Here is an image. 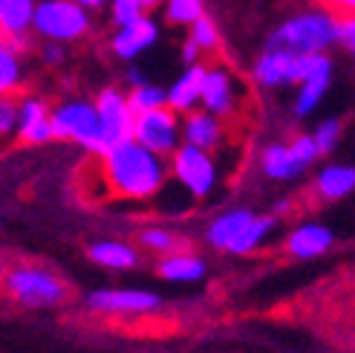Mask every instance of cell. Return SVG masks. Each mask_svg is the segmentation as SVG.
Masks as SVG:
<instances>
[{
  "mask_svg": "<svg viewBox=\"0 0 355 353\" xmlns=\"http://www.w3.org/2000/svg\"><path fill=\"white\" fill-rule=\"evenodd\" d=\"M24 84V61L21 49H17L6 35H0V96L17 93Z\"/></svg>",
  "mask_w": 355,
  "mask_h": 353,
  "instance_id": "cell-21",
  "label": "cell"
},
{
  "mask_svg": "<svg viewBox=\"0 0 355 353\" xmlns=\"http://www.w3.org/2000/svg\"><path fill=\"white\" fill-rule=\"evenodd\" d=\"M44 61H46L49 67H58V64L64 61V44H49V47L44 49Z\"/></svg>",
  "mask_w": 355,
  "mask_h": 353,
  "instance_id": "cell-35",
  "label": "cell"
},
{
  "mask_svg": "<svg viewBox=\"0 0 355 353\" xmlns=\"http://www.w3.org/2000/svg\"><path fill=\"white\" fill-rule=\"evenodd\" d=\"M202 3H205V0H168V6H165L168 24H173V26H191L205 12Z\"/></svg>",
  "mask_w": 355,
  "mask_h": 353,
  "instance_id": "cell-26",
  "label": "cell"
},
{
  "mask_svg": "<svg viewBox=\"0 0 355 353\" xmlns=\"http://www.w3.org/2000/svg\"><path fill=\"white\" fill-rule=\"evenodd\" d=\"M289 151H292V156L297 160L300 168H309L318 160V156H321V154H318V145H315L312 136H297L295 142L289 145Z\"/></svg>",
  "mask_w": 355,
  "mask_h": 353,
  "instance_id": "cell-31",
  "label": "cell"
},
{
  "mask_svg": "<svg viewBox=\"0 0 355 353\" xmlns=\"http://www.w3.org/2000/svg\"><path fill=\"white\" fill-rule=\"evenodd\" d=\"M180 133L185 136L188 145H197L202 151H217L223 142L220 116L208 113V110H188L185 125H180Z\"/></svg>",
  "mask_w": 355,
  "mask_h": 353,
  "instance_id": "cell-15",
  "label": "cell"
},
{
  "mask_svg": "<svg viewBox=\"0 0 355 353\" xmlns=\"http://www.w3.org/2000/svg\"><path fill=\"white\" fill-rule=\"evenodd\" d=\"M6 290L12 293L15 302L26 307H55L64 302L67 287L61 281L38 267H17L6 275Z\"/></svg>",
  "mask_w": 355,
  "mask_h": 353,
  "instance_id": "cell-7",
  "label": "cell"
},
{
  "mask_svg": "<svg viewBox=\"0 0 355 353\" xmlns=\"http://www.w3.org/2000/svg\"><path fill=\"white\" fill-rule=\"evenodd\" d=\"M110 15H113V24L121 26V24L136 21L139 15H145V6H141V0H113Z\"/></svg>",
  "mask_w": 355,
  "mask_h": 353,
  "instance_id": "cell-32",
  "label": "cell"
},
{
  "mask_svg": "<svg viewBox=\"0 0 355 353\" xmlns=\"http://www.w3.org/2000/svg\"><path fill=\"white\" fill-rule=\"evenodd\" d=\"M202 76L205 67L202 64H188L185 73L171 84V90H165V104L176 113H188L200 104V93H202Z\"/></svg>",
  "mask_w": 355,
  "mask_h": 353,
  "instance_id": "cell-16",
  "label": "cell"
},
{
  "mask_svg": "<svg viewBox=\"0 0 355 353\" xmlns=\"http://www.w3.org/2000/svg\"><path fill=\"white\" fill-rule=\"evenodd\" d=\"M324 9L332 12V15H349L352 6H355V0H321Z\"/></svg>",
  "mask_w": 355,
  "mask_h": 353,
  "instance_id": "cell-34",
  "label": "cell"
},
{
  "mask_svg": "<svg viewBox=\"0 0 355 353\" xmlns=\"http://www.w3.org/2000/svg\"><path fill=\"white\" fill-rule=\"evenodd\" d=\"M272 229H275V217L254 215L252 208H232L208 226L205 238L220 252L248 255L272 235Z\"/></svg>",
  "mask_w": 355,
  "mask_h": 353,
  "instance_id": "cell-2",
  "label": "cell"
},
{
  "mask_svg": "<svg viewBox=\"0 0 355 353\" xmlns=\"http://www.w3.org/2000/svg\"><path fill=\"white\" fill-rule=\"evenodd\" d=\"M96 156L101 160L98 176L104 183V191L116 200H150L153 194L162 191L168 180L165 156L139 145L133 136L121 139Z\"/></svg>",
  "mask_w": 355,
  "mask_h": 353,
  "instance_id": "cell-1",
  "label": "cell"
},
{
  "mask_svg": "<svg viewBox=\"0 0 355 353\" xmlns=\"http://www.w3.org/2000/svg\"><path fill=\"white\" fill-rule=\"evenodd\" d=\"M260 165L266 171V176H272V180H295L297 174H304V168L297 165V160L292 156L289 145H269L260 156Z\"/></svg>",
  "mask_w": 355,
  "mask_h": 353,
  "instance_id": "cell-22",
  "label": "cell"
},
{
  "mask_svg": "<svg viewBox=\"0 0 355 353\" xmlns=\"http://www.w3.org/2000/svg\"><path fill=\"white\" fill-rule=\"evenodd\" d=\"M49 125H52V136L55 139H73L81 148L98 154L101 142H98V116H96V104L84 101V99H73L58 104L55 110L49 113Z\"/></svg>",
  "mask_w": 355,
  "mask_h": 353,
  "instance_id": "cell-6",
  "label": "cell"
},
{
  "mask_svg": "<svg viewBox=\"0 0 355 353\" xmlns=\"http://www.w3.org/2000/svg\"><path fill=\"white\" fill-rule=\"evenodd\" d=\"M90 261H96L98 267H107V270H130L136 267V249L130 243H121V240H98L87 249Z\"/></svg>",
  "mask_w": 355,
  "mask_h": 353,
  "instance_id": "cell-18",
  "label": "cell"
},
{
  "mask_svg": "<svg viewBox=\"0 0 355 353\" xmlns=\"http://www.w3.org/2000/svg\"><path fill=\"white\" fill-rule=\"evenodd\" d=\"M17 108H21L17 93L0 96V139H9L17 131Z\"/></svg>",
  "mask_w": 355,
  "mask_h": 353,
  "instance_id": "cell-28",
  "label": "cell"
},
{
  "mask_svg": "<svg viewBox=\"0 0 355 353\" xmlns=\"http://www.w3.org/2000/svg\"><path fill=\"white\" fill-rule=\"evenodd\" d=\"M355 21H352V12L349 15H335V44H341L347 49H352L355 44Z\"/></svg>",
  "mask_w": 355,
  "mask_h": 353,
  "instance_id": "cell-33",
  "label": "cell"
},
{
  "mask_svg": "<svg viewBox=\"0 0 355 353\" xmlns=\"http://www.w3.org/2000/svg\"><path fill=\"white\" fill-rule=\"evenodd\" d=\"M332 44H335V15L321 9V12H304L289 17L286 24L269 35L266 49L304 56V52H327V47Z\"/></svg>",
  "mask_w": 355,
  "mask_h": 353,
  "instance_id": "cell-3",
  "label": "cell"
},
{
  "mask_svg": "<svg viewBox=\"0 0 355 353\" xmlns=\"http://www.w3.org/2000/svg\"><path fill=\"white\" fill-rule=\"evenodd\" d=\"M159 275L165 281H180V284H191L205 275V263L197 255H185V252H168L159 261Z\"/></svg>",
  "mask_w": 355,
  "mask_h": 353,
  "instance_id": "cell-19",
  "label": "cell"
},
{
  "mask_svg": "<svg viewBox=\"0 0 355 353\" xmlns=\"http://www.w3.org/2000/svg\"><path fill=\"white\" fill-rule=\"evenodd\" d=\"M182 58H185L188 64H193V61H197V58H200V47H197V44H193L191 38H188V41H185V47H182Z\"/></svg>",
  "mask_w": 355,
  "mask_h": 353,
  "instance_id": "cell-36",
  "label": "cell"
},
{
  "mask_svg": "<svg viewBox=\"0 0 355 353\" xmlns=\"http://www.w3.org/2000/svg\"><path fill=\"white\" fill-rule=\"evenodd\" d=\"M124 99H128L130 110L136 116V113H145V110H153V108H162V104H165V90H162V87H156V84H145V81H141Z\"/></svg>",
  "mask_w": 355,
  "mask_h": 353,
  "instance_id": "cell-25",
  "label": "cell"
},
{
  "mask_svg": "<svg viewBox=\"0 0 355 353\" xmlns=\"http://www.w3.org/2000/svg\"><path fill=\"white\" fill-rule=\"evenodd\" d=\"M318 191L327 200H344L355 188V168L352 165H327L318 174Z\"/></svg>",
  "mask_w": 355,
  "mask_h": 353,
  "instance_id": "cell-23",
  "label": "cell"
},
{
  "mask_svg": "<svg viewBox=\"0 0 355 353\" xmlns=\"http://www.w3.org/2000/svg\"><path fill=\"white\" fill-rule=\"evenodd\" d=\"M292 52L280 49H266L254 64V79L263 87H277V84H292Z\"/></svg>",
  "mask_w": 355,
  "mask_h": 353,
  "instance_id": "cell-17",
  "label": "cell"
},
{
  "mask_svg": "<svg viewBox=\"0 0 355 353\" xmlns=\"http://www.w3.org/2000/svg\"><path fill=\"white\" fill-rule=\"evenodd\" d=\"M332 243H335V235H332V229H329V226H321V223H304V226H297L295 232L289 235L286 249H289L292 258L306 261V258H318V255L329 252V249H332Z\"/></svg>",
  "mask_w": 355,
  "mask_h": 353,
  "instance_id": "cell-14",
  "label": "cell"
},
{
  "mask_svg": "<svg viewBox=\"0 0 355 353\" xmlns=\"http://www.w3.org/2000/svg\"><path fill=\"white\" fill-rule=\"evenodd\" d=\"M159 3H162V0H141V6H145V9H150V6H159Z\"/></svg>",
  "mask_w": 355,
  "mask_h": 353,
  "instance_id": "cell-39",
  "label": "cell"
},
{
  "mask_svg": "<svg viewBox=\"0 0 355 353\" xmlns=\"http://www.w3.org/2000/svg\"><path fill=\"white\" fill-rule=\"evenodd\" d=\"M87 304L90 310L107 315H141L153 313L162 302H159V295L145 290H96L87 295Z\"/></svg>",
  "mask_w": 355,
  "mask_h": 353,
  "instance_id": "cell-10",
  "label": "cell"
},
{
  "mask_svg": "<svg viewBox=\"0 0 355 353\" xmlns=\"http://www.w3.org/2000/svg\"><path fill=\"white\" fill-rule=\"evenodd\" d=\"M76 3H81L84 9H98V6H104V0H76Z\"/></svg>",
  "mask_w": 355,
  "mask_h": 353,
  "instance_id": "cell-38",
  "label": "cell"
},
{
  "mask_svg": "<svg viewBox=\"0 0 355 353\" xmlns=\"http://www.w3.org/2000/svg\"><path fill=\"white\" fill-rule=\"evenodd\" d=\"M191 41L200 47V52H208V49H217L220 47V32H217L214 21H211L205 12L191 24Z\"/></svg>",
  "mask_w": 355,
  "mask_h": 353,
  "instance_id": "cell-27",
  "label": "cell"
},
{
  "mask_svg": "<svg viewBox=\"0 0 355 353\" xmlns=\"http://www.w3.org/2000/svg\"><path fill=\"white\" fill-rule=\"evenodd\" d=\"M139 145H145L148 151L159 154V156H171L173 148L180 145V116L176 110H171L168 104L162 108H153L145 113L133 116V133H130Z\"/></svg>",
  "mask_w": 355,
  "mask_h": 353,
  "instance_id": "cell-8",
  "label": "cell"
},
{
  "mask_svg": "<svg viewBox=\"0 0 355 353\" xmlns=\"http://www.w3.org/2000/svg\"><path fill=\"white\" fill-rule=\"evenodd\" d=\"M200 104L214 113V116H232L237 108V84L234 76L223 67H205L202 76V93H200Z\"/></svg>",
  "mask_w": 355,
  "mask_h": 353,
  "instance_id": "cell-11",
  "label": "cell"
},
{
  "mask_svg": "<svg viewBox=\"0 0 355 353\" xmlns=\"http://www.w3.org/2000/svg\"><path fill=\"white\" fill-rule=\"evenodd\" d=\"M139 243L148 246V249H153V252H162V255H168V252L176 249V238L168 232V229H159V226L145 229V232L139 235Z\"/></svg>",
  "mask_w": 355,
  "mask_h": 353,
  "instance_id": "cell-29",
  "label": "cell"
},
{
  "mask_svg": "<svg viewBox=\"0 0 355 353\" xmlns=\"http://www.w3.org/2000/svg\"><path fill=\"white\" fill-rule=\"evenodd\" d=\"M0 275H3V261H0Z\"/></svg>",
  "mask_w": 355,
  "mask_h": 353,
  "instance_id": "cell-40",
  "label": "cell"
},
{
  "mask_svg": "<svg viewBox=\"0 0 355 353\" xmlns=\"http://www.w3.org/2000/svg\"><path fill=\"white\" fill-rule=\"evenodd\" d=\"M35 0H0V35L21 38L32 26Z\"/></svg>",
  "mask_w": 355,
  "mask_h": 353,
  "instance_id": "cell-20",
  "label": "cell"
},
{
  "mask_svg": "<svg viewBox=\"0 0 355 353\" xmlns=\"http://www.w3.org/2000/svg\"><path fill=\"white\" fill-rule=\"evenodd\" d=\"M176 183H180L191 197H208L211 191L217 188V163L214 156H211V151H202L197 145H176L173 154H171V168H168Z\"/></svg>",
  "mask_w": 355,
  "mask_h": 353,
  "instance_id": "cell-5",
  "label": "cell"
},
{
  "mask_svg": "<svg viewBox=\"0 0 355 353\" xmlns=\"http://www.w3.org/2000/svg\"><path fill=\"white\" fill-rule=\"evenodd\" d=\"M329 79L332 76H312L306 81H300V90L295 99V116H309L318 108V101L324 99L327 87H329Z\"/></svg>",
  "mask_w": 355,
  "mask_h": 353,
  "instance_id": "cell-24",
  "label": "cell"
},
{
  "mask_svg": "<svg viewBox=\"0 0 355 353\" xmlns=\"http://www.w3.org/2000/svg\"><path fill=\"white\" fill-rule=\"evenodd\" d=\"M93 104H96V116H98V142H101L98 154H104L110 145L121 142V139H130L133 110H130L128 99H124V93H119L116 87H104Z\"/></svg>",
  "mask_w": 355,
  "mask_h": 353,
  "instance_id": "cell-9",
  "label": "cell"
},
{
  "mask_svg": "<svg viewBox=\"0 0 355 353\" xmlns=\"http://www.w3.org/2000/svg\"><path fill=\"white\" fill-rule=\"evenodd\" d=\"M32 29L55 44L81 41L90 32V15L76 0H41L32 12Z\"/></svg>",
  "mask_w": 355,
  "mask_h": 353,
  "instance_id": "cell-4",
  "label": "cell"
},
{
  "mask_svg": "<svg viewBox=\"0 0 355 353\" xmlns=\"http://www.w3.org/2000/svg\"><path fill=\"white\" fill-rule=\"evenodd\" d=\"M315 145H318V154H329L335 145H338V139H341V122L338 119H327L321 128L315 131Z\"/></svg>",
  "mask_w": 355,
  "mask_h": 353,
  "instance_id": "cell-30",
  "label": "cell"
},
{
  "mask_svg": "<svg viewBox=\"0 0 355 353\" xmlns=\"http://www.w3.org/2000/svg\"><path fill=\"white\" fill-rule=\"evenodd\" d=\"M17 136L26 145H44L52 136V125H49V110L41 99H21V108H17Z\"/></svg>",
  "mask_w": 355,
  "mask_h": 353,
  "instance_id": "cell-13",
  "label": "cell"
},
{
  "mask_svg": "<svg viewBox=\"0 0 355 353\" xmlns=\"http://www.w3.org/2000/svg\"><path fill=\"white\" fill-rule=\"evenodd\" d=\"M128 81H130V87H136V84L145 81V76H141L139 69H130V73H128Z\"/></svg>",
  "mask_w": 355,
  "mask_h": 353,
  "instance_id": "cell-37",
  "label": "cell"
},
{
  "mask_svg": "<svg viewBox=\"0 0 355 353\" xmlns=\"http://www.w3.org/2000/svg\"><path fill=\"white\" fill-rule=\"evenodd\" d=\"M156 38H159V26L150 21V17L139 15L136 21L119 26V32L113 35V41H110V49L116 52L119 58L133 61V58L141 56L145 49H150V47L156 44Z\"/></svg>",
  "mask_w": 355,
  "mask_h": 353,
  "instance_id": "cell-12",
  "label": "cell"
}]
</instances>
